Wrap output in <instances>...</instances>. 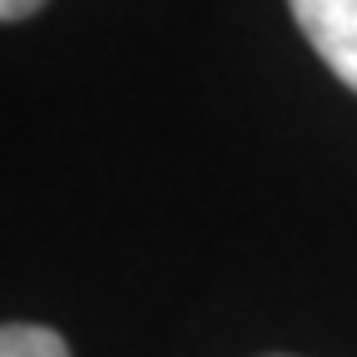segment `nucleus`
<instances>
[{
  "mask_svg": "<svg viewBox=\"0 0 357 357\" xmlns=\"http://www.w3.org/2000/svg\"><path fill=\"white\" fill-rule=\"evenodd\" d=\"M0 357H70V347H65V337L55 328L6 323V333H0Z\"/></svg>",
  "mask_w": 357,
  "mask_h": 357,
  "instance_id": "2",
  "label": "nucleus"
},
{
  "mask_svg": "<svg viewBox=\"0 0 357 357\" xmlns=\"http://www.w3.org/2000/svg\"><path fill=\"white\" fill-rule=\"evenodd\" d=\"M45 6V0H0V15L6 20H25V15H35Z\"/></svg>",
  "mask_w": 357,
  "mask_h": 357,
  "instance_id": "3",
  "label": "nucleus"
},
{
  "mask_svg": "<svg viewBox=\"0 0 357 357\" xmlns=\"http://www.w3.org/2000/svg\"><path fill=\"white\" fill-rule=\"evenodd\" d=\"M288 10L318 60L357 89V0H288Z\"/></svg>",
  "mask_w": 357,
  "mask_h": 357,
  "instance_id": "1",
  "label": "nucleus"
}]
</instances>
